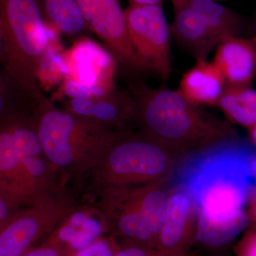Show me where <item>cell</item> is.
I'll list each match as a JSON object with an SVG mask.
<instances>
[{
    "mask_svg": "<svg viewBox=\"0 0 256 256\" xmlns=\"http://www.w3.org/2000/svg\"><path fill=\"white\" fill-rule=\"evenodd\" d=\"M0 44L3 73L18 95L40 110L50 102L40 86L50 34L38 0H0Z\"/></svg>",
    "mask_w": 256,
    "mask_h": 256,
    "instance_id": "obj_1",
    "label": "cell"
},
{
    "mask_svg": "<svg viewBox=\"0 0 256 256\" xmlns=\"http://www.w3.org/2000/svg\"><path fill=\"white\" fill-rule=\"evenodd\" d=\"M38 134L44 154L60 168L101 159L117 139L108 128L50 104L41 111Z\"/></svg>",
    "mask_w": 256,
    "mask_h": 256,
    "instance_id": "obj_2",
    "label": "cell"
},
{
    "mask_svg": "<svg viewBox=\"0 0 256 256\" xmlns=\"http://www.w3.org/2000/svg\"><path fill=\"white\" fill-rule=\"evenodd\" d=\"M130 90L144 124L156 137L181 140L194 134L202 124L194 104L178 90L164 87L150 88L140 82L130 84Z\"/></svg>",
    "mask_w": 256,
    "mask_h": 256,
    "instance_id": "obj_3",
    "label": "cell"
},
{
    "mask_svg": "<svg viewBox=\"0 0 256 256\" xmlns=\"http://www.w3.org/2000/svg\"><path fill=\"white\" fill-rule=\"evenodd\" d=\"M124 13L128 35L136 54L148 70L168 80L172 72V34L162 6L129 4Z\"/></svg>",
    "mask_w": 256,
    "mask_h": 256,
    "instance_id": "obj_4",
    "label": "cell"
},
{
    "mask_svg": "<svg viewBox=\"0 0 256 256\" xmlns=\"http://www.w3.org/2000/svg\"><path fill=\"white\" fill-rule=\"evenodd\" d=\"M88 28L97 35L114 57L118 66L128 74L148 69L136 54L120 0H76Z\"/></svg>",
    "mask_w": 256,
    "mask_h": 256,
    "instance_id": "obj_5",
    "label": "cell"
},
{
    "mask_svg": "<svg viewBox=\"0 0 256 256\" xmlns=\"http://www.w3.org/2000/svg\"><path fill=\"white\" fill-rule=\"evenodd\" d=\"M207 166L196 180V194L202 214L212 220L232 218L244 212L246 185L242 172L232 161Z\"/></svg>",
    "mask_w": 256,
    "mask_h": 256,
    "instance_id": "obj_6",
    "label": "cell"
},
{
    "mask_svg": "<svg viewBox=\"0 0 256 256\" xmlns=\"http://www.w3.org/2000/svg\"><path fill=\"white\" fill-rule=\"evenodd\" d=\"M117 142L101 158L102 174L109 183L130 175L156 176L164 170L166 156L160 146L144 141Z\"/></svg>",
    "mask_w": 256,
    "mask_h": 256,
    "instance_id": "obj_7",
    "label": "cell"
},
{
    "mask_svg": "<svg viewBox=\"0 0 256 256\" xmlns=\"http://www.w3.org/2000/svg\"><path fill=\"white\" fill-rule=\"evenodd\" d=\"M42 154L38 119L16 111L2 114L0 172H9L24 158L40 156Z\"/></svg>",
    "mask_w": 256,
    "mask_h": 256,
    "instance_id": "obj_8",
    "label": "cell"
},
{
    "mask_svg": "<svg viewBox=\"0 0 256 256\" xmlns=\"http://www.w3.org/2000/svg\"><path fill=\"white\" fill-rule=\"evenodd\" d=\"M64 60L70 78L87 85L116 88V60L96 42L88 38L79 40L64 54Z\"/></svg>",
    "mask_w": 256,
    "mask_h": 256,
    "instance_id": "obj_9",
    "label": "cell"
},
{
    "mask_svg": "<svg viewBox=\"0 0 256 256\" xmlns=\"http://www.w3.org/2000/svg\"><path fill=\"white\" fill-rule=\"evenodd\" d=\"M227 86H250L256 76V36L229 37L216 48L213 60Z\"/></svg>",
    "mask_w": 256,
    "mask_h": 256,
    "instance_id": "obj_10",
    "label": "cell"
},
{
    "mask_svg": "<svg viewBox=\"0 0 256 256\" xmlns=\"http://www.w3.org/2000/svg\"><path fill=\"white\" fill-rule=\"evenodd\" d=\"M66 108L72 114L110 130L138 110L137 104L130 92L117 88L100 97L70 98L66 102Z\"/></svg>",
    "mask_w": 256,
    "mask_h": 256,
    "instance_id": "obj_11",
    "label": "cell"
},
{
    "mask_svg": "<svg viewBox=\"0 0 256 256\" xmlns=\"http://www.w3.org/2000/svg\"><path fill=\"white\" fill-rule=\"evenodd\" d=\"M170 31L178 44L191 53L196 60H206L222 42L200 15L188 6L175 10Z\"/></svg>",
    "mask_w": 256,
    "mask_h": 256,
    "instance_id": "obj_12",
    "label": "cell"
},
{
    "mask_svg": "<svg viewBox=\"0 0 256 256\" xmlns=\"http://www.w3.org/2000/svg\"><path fill=\"white\" fill-rule=\"evenodd\" d=\"M227 87L220 70L213 62L198 60L184 74L178 92L192 104H218Z\"/></svg>",
    "mask_w": 256,
    "mask_h": 256,
    "instance_id": "obj_13",
    "label": "cell"
},
{
    "mask_svg": "<svg viewBox=\"0 0 256 256\" xmlns=\"http://www.w3.org/2000/svg\"><path fill=\"white\" fill-rule=\"evenodd\" d=\"M53 220L41 214L30 213L15 218L1 228L0 256H20L52 228Z\"/></svg>",
    "mask_w": 256,
    "mask_h": 256,
    "instance_id": "obj_14",
    "label": "cell"
},
{
    "mask_svg": "<svg viewBox=\"0 0 256 256\" xmlns=\"http://www.w3.org/2000/svg\"><path fill=\"white\" fill-rule=\"evenodd\" d=\"M102 230V224L96 217L77 212L52 234L47 242L60 248L68 256L100 238Z\"/></svg>",
    "mask_w": 256,
    "mask_h": 256,
    "instance_id": "obj_15",
    "label": "cell"
},
{
    "mask_svg": "<svg viewBox=\"0 0 256 256\" xmlns=\"http://www.w3.org/2000/svg\"><path fill=\"white\" fill-rule=\"evenodd\" d=\"M47 24L67 35H77L88 28L76 0H38Z\"/></svg>",
    "mask_w": 256,
    "mask_h": 256,
    "instance_id": "obj_16",
    "label": "cell"
},
{
    "mask_svg": "<svg viewBox=\"0 0 256 256\" xmlns=\"http://www.w3.org/2000/svg\"><path fill=\"white\" fill-rule=\"evenodd\" d=\"M188 6L200 15L222 42L229 37L239 36L240 21L232 10L214 0H190Z\"/></svg>",
    "mask_w": 256,
    "mask_h": 256,
    "instance_id": "obj_17",
    "label": "cell"
},
{
    "mask_svg": "<svg viewBox=\"0 0 256 256\" xmlns=\"http://www.w3.org/2000/svg\"><path fill=\"white\" fill-rule=\"evenodd\" d=\"M248 224V218L244 212L224 220H212L201 214L197 238L208 246H222L236 238Z\"/></svg>",
    "mask_w": 256,
    "mask_h": 256,
    "instance_id": "obj_18",
    "label": "cell"
},
{
    "mask_svg": "<svg viewBox=\"0 0 256 256\" xmlns=\"http://www.w3.org/2000/svg\"><path fill=\"white\" fill-rule=\"evenodd\" d=\"M218 104L238 124L250 128L256 124V90L250 86H227Z\"/></svg>",
    "mask_w": 256,
    "mask_h": 256,
    "instance_id": "obj_19",
    "label": "cell"
},
{
    "mask_svg": "<svg viewBox=\"0 0 256 256\" xmlns=\"http://www.w3.org/2000/svg\"><path fill=\"white\" fill-rule=\"evenodd\" d=\"M188 208L190 202L186 195L176 194L170 198L160 234L162 245L171 248L180 242L184 232Z\"/></svg>",
    "mask_w": 256,
    "mask_h": 256,
    "instance_id": "obj_20",
    "label": "cell"
},
{
    "mask_svg": "<svg viewBox=\"0 0 256 256\" xmlns=\"http://www.w3.org/2000/svg\"><path fill=\"white\" fill-rule=\"evenodd\" d=\"M168 204L166 194L160 190L150 192L143 200L140 212L153 235H160Z\"/></svg>",
    "mask_w": 256,
    "mask_h": 256,
    "instance_id": "obj_21",
    "label": "cell"
},
{
    "mask_svg": "<svg viewBox=\"0 0 256 256\" xmlns=\"http://www.w3.org/2000/svg\"><path fill=\"white\" fill-rule=\"evenodd\" d=\"M118 227L124 236L140 242H148L153 236L140 210L122 215L118 222Z\"/></svg>",
    "mask_w": 256,
    "mask_h": 256,
    "instance_id": "obj_22",
    "label": "cell"
},
{
    "mask_svg": "<svg viewBox=\"0 0 256 256\" xmlns=\"http://www.w3.org/2000/svg\"><path fill=\"white\" fill-rule=\"evenodd\" d=\"M116 88H111L102 86L87 85L66 76L56 97L66 96L70 98V99L92 98L106 95Z\"/></svg>",
    "mask_w": 256,
    "mask_h": 256,
    "instance_id": "obj_23",
    "label": "cell"
},
{
    "mask_svg": "<svg viewBox=\"0 0 256 256\" xmlns=\"http://www.w3.org/2000/svg\"><path fill=\"white\" fill-rule=\"evenodd\" d=\"M118 252L112 240L100 237L88 246L68 256H114Z\"/></svg>",
    "mask_w": 256,
    "mask_h": 256,
    "instance_id": "obj_24",
    "label": "cell"
},
{
    "mask_svg": "<svg viewBox=\"0 0 256 256\" xmlns=\"http://www.w3.org/2000/svg\"><path fill=\"white\" fill-rule=\"evenodd\" d=\"M20 256H66V254L60 248L46 242L42 246L28 250Z\"/></svg>",
    "mask_w": 256,
    "mask_h": 256,
    "instance_id": "obj_25",
    "label": "cell"
},
{
    "mask_svg": "<svg viewBox=\"0 0 256 256\" xmlns=\"http://www.w3.org/2000/svg\"><path fill=\"white\" fill-rule=\"evenodd\" d=\"M114 256H150L146 250L140 247H129L118 250Z\"/></svg>",
    "mask_w": 256,
    "mask_h": 256,
    "instance_id": "obj_26",
    "label": "cell"
},
{
    "mask_svg": "<svg viewBox=\"0 0 256 256\" xmlns=\"http://www.w3.org/2000/svg\"><path fill=\"white\" fill-rule=\"evenodd\" d=\"M242 256H256V232L248 238Z\"/></svg>",
    "mask_w": 256,
    "mask_h": 256,
    "instance_id": "obj_27",
    "label": "cell"
},
{
    "mask_svg": "<svg viewBox=\"0 0 256 256\" xmlns=\"http://www.w3.org/2000/svg\"><path fill=\"white\" fill-rule=\"evenodd\" d=\"M8 213H9V206L5 202L4 198H1V200H0V222H1V226L4 223V220L8 217Z\"/></svg>",
    "mask_w": 256,
    "mask_h": 256,
    "instance_id": "obj_28",
    "label": "cell"
},
{
    "mask_svg": "<svg viewBox=\"0 0 256 256\" xmlns=\"http://www.w3.org/2000/svg\"><path fill=\"white\" fill-rule=\"evenodd\" d=\"M129 4L133 5H162L163 0H128Z\"/></svg>",
    "mask_w": 256,
    "mask_h": 256,
    "instance_id": "obj_29",
    "label": "cell"
},
{
    "mask_svg": "<svg viewBox=\"0 0 256 256\" xmlns=\"http://www.w3.org/2000/svg\"><path fill=\"white\" fill-rule=\"evenodd\" d=\"M170 1H171L173 6H174L175 11V10L182 9L185 6H188V2L190 0H170Z\"/></svg>",
    "mask_w": 256,
    "mask_h": 256,
    "instance_id": "obj_30",
    "label": "cell"
},
{
    "mask_svg": "<svg viewBox=\"0 0 256 256\" xmlns=\"http://www.w3.org/2000/svg\"><path fill=\"white\" fill-rule=\"evenodd\" d=\"M250 128H252V130H250V134H252V141H254L256 146V124L252 126Z\"/></svg>",
    "mask_w": 256,
    "mask_h": 256,
    "instance_id": "obj_31",
    "label": "cell"
},
{
    "mask_svg": "<svg viewBox=\"0 0 256 256\" xmlns=\"http://www.w3.org/2000/svg\"><path fill=\"white\" fill-rule=\"evenodd\" d=\"M250 168H252V172L254 173V174L256 176V159L252 161Z\"/></svg>",
    "mask_w": 256,
    "mask_h": 256,
    "instance_id": "obj_32",
    "label": "cell"
},
{
    "mask_svg": "<svg viewBox=\"0 0 256 256\" xmlns=\"http://www.w3.org/2000/svg\"><path fill=\"white\" fill-rule=\"evenodd\" d=\"M254 214L256 217V198L255 200V204L254 205Z\"/></svg>",
    "mask_w": 256,
    "mask_h": 256,
    "instance_id": "obj_33",
    "label": "cell"
},
{
    "mask_svg": "<svg viewBox=\"0 0 256 256\" xmlns=\"http://www.w3.org/2000/svg\"></svg>",
    "mask_w": 256,
    "mask_h": 256,
    "instance_id": "obj_34",
    "label": "cell"
}]
</instances>
